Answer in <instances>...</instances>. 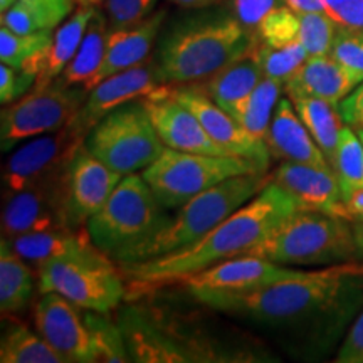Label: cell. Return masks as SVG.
<instances>
[{
	"mask_svg": "<svg viewBox=\"0 0 363 363\" xmlns=\"http://www.w3.org/2000/svg\"><path fill=\"white\" fill-rule=\"evenodd\" d=\"M35 79L38 78L30 72L16 69V67L2 62L0 66V101L4 106L29 93V88L35 84Z\"/></svg>",
	"mask_w": 363,
	"mask_h": 363,
	"instance_id": "43",
	"label": "cell"
},
{
	"mask_svg": "<svg viewBox=\"0 0 363 363\" xmlns=\"http://www.w3.org/2000/svg\"><path fill=\"white\" fill-rule=\"evenodd\" d=\"M257 43L225 6L206 7L167 27L158 44L157 65L165 84L201 83L252 51Z\"/></svg>",
	"mask_w": 363,
	"mask_h": 363,
	"instance_id": "3",
	"label": "cell"
},
{
	"mask_svg": "<svg viewBox=\"0 0 363 363\" xmlns=\"http://www.w3.org/2000/svg\"><path fill=\"white\" fill-rule=\"evenodd\" d=\"M352 224L343 217L298 208L249 254L288 267L350 262L360 254Z\"/></svg>",
	"mask_w": 363,
	"mask_h": 363,
	"instance_id": "5",
	"label": "cell"
},
{
	"mask_svg": "<svg viewBox=\"0 0 363 363\" xmlns=\"http://www.w3.org/2000/svg\"><path fill=\"white\" fill-rule=\"evenodd\" d=\"M34 293L33 271L27 261L2 238L0 242V310L11 315L24 310Z\"/></svg>",
	"mask_w": 363,
	"mask_h": 363,
	"instance_id": "29",
	"label": "cell"
},
{
	"mask_svg": "<svg viewBox=\"0 0 363 363\" xmlns=\"http://www.w3.org/2000/svg\"><path fill=\"white\" fill-rule=\"evenodd\" d=\"M84 142L62 128L27 140L4 163L2 185L6 197L66 175L67 165Z\"/></svg>",
	"mask_w": 363,
	"mask_h": 363,
	"instance_id": "11",
	"label": "cell"
},
{
	"mask_svg": "<svg viewBox=\"0 0 363 363\" xmlns=\"http://www.w3.org/2000/svg\"><path fill=\"white\" fill-rule=\"evenodd\" d=\"M113 262L89 244L39 266V291L59 293L81 310L110 313L125 296L123 279Z\"/></svg>",
	"mask_w": 363,
	"mask_h": 363,
	"instance_id": "8",
	"label": "cell"
},
{
	"mask_svg": "<svg viewBox=\"0 0 363 363\" xmlns=\"http://www.w3.org/2000/svg\"><path fill=\"white\" fill-rule=\"evenodd\" d=\"M172 217L143 175L121 179L104 206L86 222L91 242L116 261L125 262L136 249L157 235Z\"/></svg>",
	"mask_w": 363,
	"mask_h": 363,
	"instance_id": "4",
	"label": "cell"
},
{
	"mask_svg": "<svg viewBox=\"0 0 363 363\" xmlns=\"http://www.w3.org/2000/svg\"><path fill=\"white\" fill-rule=\"evenodd\" d=\"M34 320L38 333L67 363H93V343L78 305L59 293H43Z\"/></svg>",
	"mask_w": 363,
	"mask_h": 363,
	"instance_id": "16",
	"label": "cell"
},
{
	"mask_svg": "<svg viewBox=\"0 0 363 363\" xmlns=\"http://www.w3.org/2000/svg\"><path fill=\"white\" fill-rule=\"evenodd\" d=\"M283 4V0H225V7L229 9V12L256 38L262 19L272 9Z\"/></svg>",
	"mask_w": 363,
	"mask_h": 363,
	"instance_id": "40",
	"label": "cell"
},
{
	"mask_svg": "<svg viewBox=\"0 0 363 363\" xmlns=\"http://www.w3.org/2000/svg\"><path fill=\"white\" fill-rule=\"evenodd\" d=\"M340 113L350 128L363 130V81L340 103Z\"/></svg>",
	"mask_w": 363,
	"mask_h": 363,
	"instance_id": "46",
	"label": "cell"
},
{
	"mask_svg": "<svg viewBox=\"0 0 363 363\" xmlns=\"http://www.w3.org/2000/svg\"><path fill=\"white\" fill-rule=\"evenodd\" d=\"M330 165L338 177L342 190L363 185V143L358 133L348 125L342 130L337 152L330 160Z\"/></svg>",
	"mask_w": 363,
	"mask_h": 363,
	"instance_id": "35",
	"label": "cell"
},
{
	"mask_svg": "<svg viewBox=\"0 0 363 363\" xmlns=\"http://www.w3.org/2000/svg\"><path fill=\"white\" fill-rule=\"evenodd\" d=\"M353 233H355V240L360 256H363V222H353Z\"/></svg>",
	"mask_w": 363,
	"mask_h": 363,
	"instance_id": "50",
	"label": "cell"
},
{
	"mask_svg": "<svg viewBox=\"0 0 363 363\" xmlns=\"http://www.w3.org/2000/svg\"><path fill=\"white\" fill-rule=\"evenodd\" d=\"M271 182L272 174L266 172L244 174L227 179L206 192L195 195L179 207L177 216L172 217L160 233L136 249L120 266L148 261L192 246L244 203L252 201Z\"/></svg>",
	"mask_w": 363,
	"mask_h": 363,
	"instance_id": "6",
	"label": "cell"
},
{
	"mask_svg": "<svg viewBox=\"0 0 363 363\" xmlns=\"http://www.w3.org/2000/svg\"><path fill=\"white\" fill-rule=\"evenodd\" d=\"M207 306L267 326L303 358L333 350L363 308V264L355 261L316 271L296 269L266 288L216 298Z\"/></svg>",
	"mask_w": 363,
	"mask_h": 363,
	"instance_id": "1",
	"label": "cell"
},
{
	"mask_svg": "<svg viewBox=\"0 0 363 363\" xmlns=\"http://www.w3.org/2000/svg\"><path fill=\"white\" fill-rule=\"evenodd\" d=\"M175 99L187 106L199 118L203 128L214 142L229 152L230 155L252 158L259 162L266 169L269 167L271 153L264 140L256 138L249 133L235 118L220 108L216 101L199 88H179L170 89Z\"/></svg>",
	"mask_w": 363,
	"mask_h": 363,
	"instance_id": "17",
	"label": "cell"
},
{
	"mask_svg": "<svg viewBox=\"0 0 363 363\" xmlns=\"http://www.w3.org/2000/svg\"><path fill=\"white\" fill-rule=\"evenodd\" d=\"M84 145L98 160L121 175L148 169L165 150L142 99L104 116L86 136Z\"/></svg>",
	"mask_w": 363,
	"mask_h": 363,
	"instance_id": "9",
	"label": "cell"
},
{
	"mask_svg": "<svg viewBox=\"0 0 363 363\" xmlns=\"http://www.w3.org/2000/svg\"><path fill=\"white\" fill-rule=\"evenodd\" d=\"M272 182L279 185L299 208L347 219L342 201V185L333 169L283 162L278 170L272 172Z\"/></svg>",
	"mask_w": 363,
	"mask_h": 363,
	"instance_id": "19",
	"label": "cell"
},
{
	"mask_svg": "<svg viewBox=\"0 0 363 363\" xmlns=\"http://www.w3.org/2000/svg\"><path fill=\"white\" fill-rule=\"evenodd\" d=\"M123 330L131 362L143 363H179L197 362L189 347L177 342L152 318L136 308H126L121 311L120 321Z\"/></svg>",
	"mask_w": 363,
	"mask_h": 363,
	"instance_id": "20",
	"label": "cell"
},
{
	"mask_svg": "<svg viewBox=\"0 0 363 363\" xmlns=\"http://www.w3.org/2000/svg\"><path fill=\"white\" fill-rule=\"evenodd\" d=\"M335 360L340 363H363V308L348 328Z\"/></svg>",
	"mask_w": 363,
	"mask_h": 363,
	"instance_id": "45",
	"label": "cell"
},
{
	"mask_svg": "<svg viewBox=\"0 0 363 363\" xmlns=\"http://www.w3.org/2000/svg\"><path fill=\"white\" fill-rule=\"evenodd\" d=\"M54 30L22 35L2 26L0 27V61L16 69L30 72L38 78L49 45L52 43Z\"/></svg>",
	"mask_w": 363,
	"mask_h": 363,
	"instance_id": "30",
	"label": "cell"
},
{
	"mask_svg": "<svg viewBox=\"0 0 363 363\" xmlns=\"http://www.w3.org/2000/svg\"><path fill=\"white\" fill-rule=\"evenodd\" d=\"M298 208V203L271 182L252 201L244 203L192 246L148 261L123 264L120 266L121 272L136 286L157 288L180 283L206 267L247 256Z\"/></svg>",
	"mask_w": 363,
	"mask_h": 363,
	"instance_id": "2",
	"label": "cell"
},
{
	"mask_svg": "<svg viewBox=\"0 0 363 363\" xmlns=\"http://www.w3.org/2000/svg\"><path fill=\"white\" fill-rule=\"evenodd\" d=\"M2 211V238L71 227L67 220L66 175L6 197ZM72 229V227H71Z\"/></svg>",
	"mask_w": 363,
	"mask_h": 363,
	"instance_id": "14",
	"label": "cell"
},
{
	"mask_svg": "<svg viewBox=\"0 0 363 363\" xmlns=\"http://www.w3.org/2000/svg\"><path fill=\"white\" fill-rule=\"evenodd\" d=\"M296 269L276 264L257 256H239L227 259L189 276L182 284L192 296L206 305L207 301L224 296H238L266 288L276 281L288 278Z\"/></svg>",
	"mask_w": 363,
	"mask_h": 363,
	"instance_id": "13",
	"label": "cell"
},
{
	"mask_svg": "<svg viewBox=\"0 0 363 363\" xmlns=\"http://www.w3.org/2000/svg\"><path fill=\"white\" fill-rule=\"evenodd\" d=\"M283 2L298 13L325 12V0H283Z\"/></svg>",
	"mask_w": 363,
	"mask_h": 363,
	"instance_id": "48",
	"label": "cell"
},
{
	"mask_svg": "<svg viewBox=\"0 0 363 363\" xmlns=\"http://www.w3.org/2000/svg\"><path fill=\"white\" fill-rule=\"evenodd\" d=\"M358 133V136H360V140H362V143H363V130H360V131H357Z\"/></svg>",
	"mask_w": 363,
	"mask_h": 363,
	"instance_id": "52",
	"label": "cell"
},
{
	"mask_svg": "<svg viewBox=\"0 0 363 363\" xmlns=\"http://www.w3.org/2000/svg\"><path fill=\"white\" fill-rule=\"evenodd\" d=\"M86 96V89L56 79L43 88H33L22 98L6 104L0 116L2 152L35 136L66 128L83 106Z\"/></svg>",
	"mask_w": 363,
	"mask_h": 363,
	"instance_id": "10",
	"label": "cell"
},
{
	"mask_svg": "<svg viewBox=\"0 0 363 363\" xmlns=\"http://www.w3.org/2000/svg\"><path fill=\"white\" fill-rule=\"evenodd\" d=\"M158 0H106V17L110 29L136 26L155 12Z\"/></svg>",
	"mask_w": 363,
	"mask_h": 363,
	"instance_id": "39",
	"label": "cell"
},
{
	"mask_svg": "<svg viewBox=\"0 0 363 363\" xmlns=\"http://www.w3.org/2000/svg\"><path fill=\"white\" fill-rule=\"evenodd\" d=\"M338 26L326 12L299 13V43L308 56H328Z\"/></svg>",
	"mask_w": 363,
	"mask_h": 363,
	"instance_id": "36",
	"label": "cell"
},
{
	"mask_svg": "<svg viewBox=\"0 0 363 363\" xmlns=\"http://www.w3.org/2000/svg\"><path fill=\"white\" fill-rule=\"evenodd\" d=\"M360 83L362 79L328 54L308 57L305 65L284 84V91L288 98L313 96L340 106V103Z\"/></svg>",
	"mask_w": 363,
	"mask_h": 363,
	"instance_id": "23",
	"label": "cell"
},
{
	"mask_svg": "<svg viewBox=\"0 0 363 363\" xmlns=\"http://www.w3.org/2000/svg\"><path fill=\"white\" fill-rule=\"evenodd\" d=\"M289 99L293 101L298 116L301 118L318 147L330 162L337 152L340 135L345 128L340 106L326 99L313 96H293Z\"/></svg>",
	"mask_w": 363,
	"mask_h": 363,
	"instance_id": "28",
	"label": "cell"
},
{
	"mask_svg": "<svg viewBox=\"0 0 363 363\" xmlns=\"http://www.w3.org/2000/svg\"><path fill=\"white\" fill-rule=\"evenodd\" d=\"M143 104L165 147L190 153L230 155L211 138L199 118L172 96L165 84L143 98Z\"/></svg>",
	"mask_w": 363,
	"mask_h": 363,
	"instance_id": "18",
	"label": "cell"
},
{
	"mask_svg": "<svg viewBox=\"0 0 363 363\" xmlns=\"http://www.w3.org/2000/svg\"><path fill=\"white\" fill-rule=\"evenodd\" d=\"M254 52L259 59L266 78L276 79L283 84L288 83L294 76V72L305 65L306 59L310 57L299 40L283 45V48L257 43L254 45Z\"/></svg>",
	"mask_w": 363,
	"mask_h": 363,
	"instance_id": "34",
	"label": "cell"
},
{
	"mask_svg": "<svg viewBox=\"0 0 363 363\" xmlns=\"http://www.w3.org/2000/svg\"><path fill=\"white\" fill-rule=\"evenodd\" d=\"M165 16L167 12L160 9L140 24L126 27V29H110L103 66L94 78L91 89L113 74L148 61L155 39L162 33Z\"/></svg>",
	"mask_w": 363,
	"mask_h": 363,
	"instance_id": "22",
	"label": "cell"
},
{
	"mask_svg": "<svg viewBox=\"0 0 363 363\" xmlns=\"http://www.w3.org/2000/svg\"><path fill=\"white\" fill-rule=\"evenodd\" d=\"M2 26L7 27L9 30L16 34H35V33H43V30H51L48 29L44 24V21L35 13L33 9L26 4L16 2L12 4L11 7L2 11Z\"/></svg>",
	"mask_w": 363,
	"mask_h": 363,
	"instance_id": "42",
	"label": "cell"
},
{
	"mask_svg": "<svg viewBox=\"0 0 363 363\" xmlns=\"http://www.w3.org/2000/svg\"><path fill=\"white\" fill-rule=\"evenodd\" d=\"M125 175L98 160L83 143L76 150L66 172L67 220L81 229L104 206Z\"/></svg>",
	"mask_w": 363,
	"mask_h": 363,
	"instance_id": "15",
	"label": "cell"
},
{
	"mask_svg": "<svg viewBox=\"0 0 363 363\" xmlns=\"http://www.w3.org/2000/svg\"><path fill=\"white\" fill-rule=\"evenodd\" d=\"M2 363H67L40 335H35L26 325L9 326L0 345Z\"/></svg>",
	"mask_w": 363,
	"mask_h": 363,
	"instance_id": "31",
	"label": "cell"
},
{
	"mask_svg": "<svg viewBox=\"0 0 363 363\" xmlns=\"http://www.w3.org/2000/svg\"><path fill=\"white\" fill-rule=\"evenodd\" d=\"M170 2L185 9H206L214 7L217 4L225 2V0H170Z\"/></svg>",
	"mask_w": 363,
	"mask_h": 363,
	"instance_id": "49",
	"label": "cell"
},
{
	"mask_svg": "<svg viewBox=\"0 0 363 363\" xmlns=\"http://www.w3.org/2000/svg\"><path fill=\"white\" fill-rule=\"evenodd\" d=\"M103 2H106V0H76L79 7H96Z\"/></svg>",
	"mask_w": 363,
	"mask_h": 363,
	"instance_id": "51",
	"label": "cell"
},
{
	"mask_svg": "<svg viewBox=\"0 0 363 363\" xmlns=\"http://www.w3.org/2000/svg\"><path fill=\"white\" fill-rule=\"evenodd\" d=\"M284 84L271 78H262L249 98L240 104L234 118L256 138L266 140L272 115L278 106Z\"/></svg>",
	"mask_w": 363,
	"mask_h": 363,
	"instance_id": "32",
	"label": "cell"
},
{
	"mask_svg": "<svg viewBox=\"0 0 363 363\" xmlns=\"http://www.w3.org/2000/svg\"><path fill=\"white\" fill-rule=\"evenodd\" d=\"M9 242L12 244L13 251L19 254L21 257H24L27 262H33L35 267L93 244L88 230L71 229V227L24 234L16 239H11Z\"/></svg>",
	"mask_w": 363,
	"mask_h": 363,
	"instance_id": "27",
	"label": "cell"
},
{
	"mask_svg": "<svg viewBox=\"0 0 363 363\" xmlns=\"http://www.w3.org/2000/svg\"><path fill=\"white\" fill-rule=\"evenodd\" d=\"M264 142L269 148L271 157L278 158V160L308 163V165L331 169L328 158L318 147L301 118L298 116L289 98L279 99Z\"/></svg>",
	"mask_w": 363,
	"mask_h": 363,
	"instance_id": "21",
	"label": "cell"
},
{
	"mask_svg": "<svg viewBox=\"0 0 363 363\" xmlns=\"http://www.w3.org/2000/svg\"><path fill=\"white\" fill-rule=\"evenodd\" d=\"M108 313H84V323L89 330L93 343V363H126L131 362L128 345L120 323H115L106 316Z\"/></svg>",
	"mask_w": 363,
	"mask_h": 363,
	"instance_id": "33",
	"label": "cell"
},
{
	"mask_svg": "<svg viewBox=\"0 0 363 363\" xmlns=\"http://www.w3.org/2000/svg\"><path fill=\"white\" fill-rule=\"evenodd\" d=\"M325 12L345 29H363V0H325Z\"/></svg>",
	"mask_w": 363,
	"mask_h": 363,
	"instance_id": "44",
	"label": "cell"
},
{
	"mask_svg": "<svg viewBox=\"0 0 363 363\" xmlns=\"http://www.w3.org/2000/svg\"><path fill=\"white\" fill-rule=\"evenodd\" d=\"M108 34H110L108 17L103 16L96 9L78 51H76L74 57L71 59L65 72L57 79H61L67 86H76V88L89 91L94 78H96L103 66L108 45Z\"/></svg>",
	"mask_w": 363,
	"mask_h": 363,
	"instance_id": "26",
	"label": "cell"
},
{
	"mask_svg": "<svg viewBox=\"0 0 363 363\" xmlns=\"http://www.w3.org/2000/svg\"><path fill=\"white\" fill-rule=\"evenodd\" d=\"M266 170L252 158L190 153L165 147L142 175L163 206L177 208L227 179Z\"/></svg>",
	"mask_w": 363,
	"mask_h": 363,
	"instance_id": "7",
	"label": "cell"
},
{
	"mask_svg": "<svg viewBox=\"0 0 363 363\" xmlns=\"http://www.w3.org/2000/svg\"><path fill=\"white\" fill-rule=\"evenodd\" d=\"M262 78H264V72L252 49L230 65L222 67L211 78L201 81L199 89H202L212 101H216L234 116L240 104L246 101Z\"/></svg>",
	"mask_w": 363,
	"mask_h": 363,
	"instance_id": "24",
	"label": "cell"
},
{
	"mask_svg": "<svg viewBox=\"0 0 363 363\" xmlns=\"http://www.w3.org/2000/svg\"><path fill=\"white\" fill-rule=\"evenodd\" d=\"M16 0H0V9L6 11ZM38 13L48 29L54 30L74 12L76 0H19Z\"/></svg>",
	"mask_w": 363,
	"mask_h": 363,
	"instance_id": "41",
	"label": "cell"
},
{
	"mask_svg": "<svg viewBox=\"0 0 363 363\" xmlns=\"http://www.w3.org/2000/svg\"><path fill=\"white\" fill-rule=\"evenodd\" d=\"M330 56L363 81V29L338 27Z\"/></svg>",
	"mask_w": 363,
	"mask_h": 363,
	"instance_id": "38",
	"label": "cell"
},
{
	"mask_svg": "<svg viewBox=\"0 0 363 363\" xmlns=\"http://www.w3.org/2000/svg\"><path fill=\"white\" fill-rule=\"evenodd\" d=\"M342 201L347 220L363 222V185L343 189Z\"/></svg>",
	"mask_w": 363,
	"mask_h": 363,
	"instance_id": "47",
	"label": "cell"
},
{
	"mask_svg": "<svg viewBox=\"0 0 363 363\" xmlns=\"http://www.w3.org/2000/svg\"><path fill=\"white\" fill-rule=\"evenodd\" d=\"M257 40L274 48L299 40V13L288 6H279L267 13L257 29Z\"/></svg>",
	"mask_w": 363,
	"mask_h": 363,
	"instance_id": "37",
	"label": "cell"
},
{
	"mask_svg": "<svg viewBox=\"0 0 363 363\" xmlns=\"http://www.w3.org/2000/svg\"><path fill=\"white\" fill-rule=\"evenodd\" d=\"M96 7H79L71 13L61 26L56 27L52 35V43L45 54L43 69H40L34 88L51 84L65 72L71 59L78 51L81 40H83L86 29L93 19Z\"/></svg>",
	"mask_w": 363,
	"mask_h": 363,
	"instance_id": "25",
	"label": "cell"
},
{
	"mask_svg": "<svg viewBox=\"0 0 363 363\" xmlns=\"http://www.w3.org/2000/svg\"><path fill=\"white\" fill-rule=\"evenodd\" d=\"M163 84L165 81L162 78L158 65L153 61H145L143 65L113 74L88 91L83 106L67 125V130L76 140L84 142L89 131L104 116L126 103L147 98Z\"/></svg>",
	"mask_w": 363,
	"mask_h": 363,
	"instance_id": "12",
	"label": "cell"
}]
</instances>
